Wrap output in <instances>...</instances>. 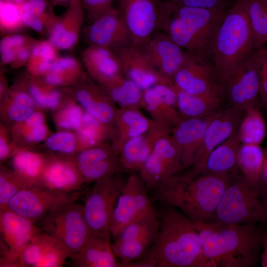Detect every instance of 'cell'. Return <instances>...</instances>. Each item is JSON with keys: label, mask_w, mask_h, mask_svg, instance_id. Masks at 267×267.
I'll return each instance as SVG.
<instances>
[{"label": "cell", "mask_w": 267, "mask_h": 267, "mask_svg": "<svg viewBox=\"0 0 267 267\" xmlns=\"http://www.w3.org/2000/svg\"><path fill=\"white\" fill-rule=\"evenodd\" d=\"M237 173L227 176L204 174L191 178L179 174L154 189V197L195 222H210L223 192Z\"/></svg>", "instance_id": "cell-3"}, {"label": "cell", "mask_w": 267, "mask_h": 267, "mask_svg": "<svg viewBox=\"0 0 267 267\" xmlns=\"http://www.w3.org/2000/svg\"><path fill=\"white\" fill-rule=\"evenodd\" d=\"M172 2L180 6L225 10L231 6L230 0H173Z\"/></svg>", "instance_id": "cell-53"}, {"label": "cell", "mask_w": 267, "mask_h": 267, "mask_svg": "<svg viewBox=\"0 0 267 267\" xmlns=\"http://www.w3.org/2000/svg\"><path fill=\"white\" fill-rule=\"evenodd\" d=\"M114 50L120 60L125 76L142 90L158 84H171L162 79L141 48L131 44Z\"/></svg>", "instance_id": "cell-27"}, {"label": "cell", "mask_w": 267, "mask_h": 267, "mask_svg": "<svg viewBox=\"0 0 267 267\" xmlns=\"http://www.w3.org/2000/svg\"><path fill=\"white\" fill-rule=\"evenodd\" d=\"M173 83L177 89L191 94L226 98L223 85L213 64L200 60L186 51Z\"/></svg>", "instance_id": "cell-14"}, {"label": "cell", "mask_w": 267, "mask_h": 267, "mask_svg": "<svg viewBox=\"0 0 267 267\" xmlns=\"http://www.w3.org/2000/svg\"><path fill=\"white\" fill-rule=\"evenodd\" d=\"M267 126L261 105L246 109L237 132L241 144L260 145L265 137Z\"/></svg>", "instance_id": "cell-41"}, {"label": "cell", "mask_w": 267, "mask_h": 267, "mask_svg": "<svg viewBox=\"0 0 267 267\" xmlns=\"http://www.w3.org/2000/svg\"><path fill=\"white\" fill-rule=\"evenodd\" d=\"M195 222L213 267H253L261 259L266 231L259 224Z\"/></svg>", "instance_id": "cell-1"}, {"label": "cell", "mask_w": 267, "mask_h": 267, "mask_svg": "<svg viewBox=\"0 0 267 267\" xmlns=\"http://www.w3.org/2000/svg\"><path fill=\"white\" fill-rule=\"evenodd\" d=\"M247 14L255 49L267 43V0H247Z\"/></svg>", "instance_id": "cell-45"}, {"label": "cell", "mask_w": 267, "mask_h": 267, "mask_svg": "<svg viewBox=\"0 0 267 267\" xmlns=\"http://www.w3.org/2000/svg\"><path fill=\"white\" fill-rule=\"evenodd\" d=\"M58 51L47 40L37 41L25 65L27 73L34 77L44 75L58 57Z\"/></svg>", "instance_id": "cell-44"}, {"label": "cell", "mask_w": 267, "mask_h": 267, "mask_svg": "<svg viewBox=\"0 0 267 267\" xmlns=\"http://www.w3.org/2000/svg\"><path fill=\"white\" fill-rule=\"evenodd\" d=\"M24 149L19 146L12 139L9 129L0 123V163L3 164L11 158L17 152Z\"/></svg>", "instance_id": "cell-51"}, {"label": "cell", "mask_w": 267, "mask_h": 267, "mask_svg": "<svg viewBox=\"0 0 267 267\" xmlns=\"http://www.w3.org/2000/svg\"><path fill=\"white\" fill-rule=\"evenodd\" d=\"M235 132L209 155L203 174L227 176L238 171L237 153L241 143Z\"/></svg>", "instance_id": "cell-35"}, {"label": "cell", "mask_w": 267, "mask_h": 267, "mask_svg": "<svg viewBox=\"0 0 267 267\" xmlns=\"http://www.w3.org/2000/svg\"><path fill=\"white\" fill-rule=\"evenodd\" d=\"M72 0H48L53 7L58 5L68 6Z\"/></svg>", "instance_id": "cell-60"}, {"label": "cell", "mask_w": 267, "mask_h": 267, "mask_svg": "<svg viewBox=\"0 0 267 267\" xmlns=\"http://www.w3.org/2000/svg\"><path fill=\"white\" fill-rule=\"evenodd\" d=\"M152 121L153 120L147 118L139 109L118 108L111 141L114 149L119 153L126 141L145 133Z\"/></svg>", "instance_id": "cell-32"}, {"label": "cell", "mask_w": 267, "mask_h": 267, "mask_svg": "<svg viewBox=\"0 0 267 267\" xmlns=\"http://www.w3.org/2000/svg\"><path fill=\"white\" fill-rule=\"evenodd\" d=\"M261 110L267 125V102L264 104L261 105Z\"/></svg>", "instance_id": "cell-61"}, {"label": "cell", "mask_w": 267, "mask_h": 267, "mask_svg": "<svg viewBox=\"0 0 267 267\" xmlns=\"http://www.w3.org/2000/svg\"><path fill=\"white\" fill-rule=\"evenodd\" d=\"M172 7L171 1L160 0H120L119 10L128 28L132 45L143 47L154 31L162 28Z\"/></svg>", "instance_id": "cell-8"}, {"label": "cell", "mask_w": 267, "mask_h": 267, "mask_svg": "<svg viewBox=\"0 0 267 267\" xmlns=\"http://www.w3.org/2000/svg\"><path fill=\"white\" fill-rule=\"evenodd\" d=\"M141 107L152 120L173 130L182 120L177 108V94L173 83L158 84L142 90Z\"/></svg>", "instance_id": "cell-21"}, {"label": "cell", "mask_w": 267, "mask_h": 267, "mask_svg": "<svg viewBox=\"0 0 267 267\" xmlns=\"http://www.w3.org/2000/svg\"><path fill=\"white\" fill-rule=\"evenodd\" d=\"M261 261L262 267H267V231H266L263 238Z\"/></svg>", "instance_id": "cell-57"}, {"label": "cell", "mask_w": 267, "mask_h": 267, "mask_svg": "<svg viewBox=\"0 0 267 267\" xmlns=\"http://www.w3.org/2000/svg\"><path fill=\"white\" fill-rule=\"evenodd\" d=\"M83 66L82 62L73 56H58L41 79L51 87H69L77 83L86 74Z\"/></svg>", "instance_id": "cell-36"}, {"label": "cell", "mask_w": 267, "mask_h": 267, "mask_svg": "<svg viewBox=\"0 0 267 267\" xmlns=\"http://www.w3.org/2000/svg\"><path fill=\"white\" fill-rule=\"evenodd\" d=\"M62 89L86 111L101 123L113 127L118 108L105 88L88 74L74 85Z\"/></svg>", "instance_id": "cell-16"}, {"label": "cell", "mask_w": 267, "mask_h": 267, "mask_svg": "<svg viewBox=\"0 0 267 267\" xmlns=\"http://www.w3.org/2000/svg\"><path fill=\"white\" fill-rule=\"evenodd\" d=\"M210 222L267 224V187L255 184L238 171L228 184Z\"/></svg>", "instance_id": "cell-6"}, {"label": "cell", "mask_w": 267, "mask_h": 267, "mask_svg": "<svg viewBox=\"0 0 267 267\" xmlns=\"http://www.w3.org/2000/svg\"><path fill=\"white\" fill-rule=\"evenodd\" d=\"M157 213L159 227L152 246L143 255L157 267H213L204 255L195 221L171 206Z\"/></svg>", "instance_id": "cell-2"}, {"label": "cell", "mask_w": 267, "mask_h": 267, "mask_svg": "<svg viewBox=\"0 0 267 267\" xmlns=\"http://www.w3.org/2000/svg\"><path fill=\"white\" fill-rule=\"evenodd\" d=\"M20 4L0 0V28L2 33H15L25 27L22 20Z\"/></svg>", "instance_id": "cell-49"}, {"label": "cell", "mask_w": 267, "mask_h": 267, "mask_svg": "<svg viewBox=\"0 0 267 267\" xmlns=\"http://www.w3.org/2000/svg\"><path fill=\"white\" fill-rule=\"evenodd\" d=\"M85 20L81 0H72L48 32L47 40L58 50L73 48L78 42Z\"/></svg>", "instance_id": "cell-26"}, {"label": "cell", "mask_w": 267, "mask_h": 267, "mask_svg": "<svg viewBox=\"0 0 267 267\" xmlns=\"http://www.w3.org/2000/svg\"><path fill=\"white\" fill-rule=\"evenodd\" d=\"M246 4L247 0H236L226 10L215 40L212 64L223 86L242 60L255 49Z\"/></svg>", "instance_id": "cell-5"}, {"label": "cell", "mask_w": 267, "mask_h": 267, "mask_svg": "<svg viewBox=\"0 0 267 267\" xmlns=\"http://www.w3.org/2000/svg\"><path fill=\"white\" fill-rule=\"evenodd\" d=\"M114 253L110 238L90 234L82 248L68 258L78 267H121Z\"/></svg>", "instance_id": "cell-31"}, {"label": "cell", "mask_w": 267, "mask_h": 267, "mask_svg": "<svg viewBox=\"0 0 267 267\" xmlns=\"http://www.w3.org/2000/svg\"><path fill=\"white\" fill-rule=\"evenodd\" d=\"M219 112L202 117L182 120L172 130L171 134L181 149L183 169L197 162L207 127Z\"/></svg>", "instance_id": "cell-23"}, {"label": "cell", "mask_w": 267, "mask_h": 267, "mask_svg": "<svg viewBox=\"0 0 267 267\" xmlns=\"http://www.w3.org/2000/svg\"><path fill=\"white\" fill-rule=\"evenodd\" d=\"M81 34L88 45L115 50L132 44L124 17L119 10L114 8L83 28Z\"/></svg>", "instance_id": "cell-18"}, {"label": "cell", "mask_w": 267, "mask_h": 267, "mask_svg": "<svg viewBox=\"0 0 267 267\" xmlns=\"http://www.w3.org/2000/svg\"><path fill=\"white\" fill-rule=\"evenodd\" d=\"M126 181L122 172H120L95 182L83 205L90 234L110 238L112 213Z\"/></svg>", "instance_id": "cell-7"}, {"label": "cell", "mask_w": 267, "mask_h": 267, "mask_svg": "<svg viewBox=\"0 0 267 267\" xmlns=\"http://www.w3.org/2000/svg\"><path fill=\"white\" fill-rule=\"evenodd\" d=\"M43 145L49 153L72 156L79 152L77 134L71 131H58L51 134Z\"/></svg>", "instance_id": "cell-48"}, {"label": "cell", "mask_w": 267, "mask_h": 267, "mask_svg": "<svg viewBox=\"0 0 267 267\" xmlns=\"http://www.w3.org/2000/svg\"><path fill=\"white\" fill-rule=\"evenodd\" d=\"M84 112L83 108L68 94L64 103L54 111L53 121L58 131L76 132L82 125Z\"/></svg>", "instance_id": "cell-46"}, {"label": "cell", "mask_w": 267, "mask_h": 267, "mask_svg": "<svg viewBox=\"0 0 267 267\" xmlns=\"http://www.w3.org/2000/svg\"><path fill=\"white\" fill-rule=\"evenodd\" d=\"M0 267H21L19 254L0 241Z\"/></svg>", "instance_id": "cell-55"}, {"label": "cell", "mask_w": 267, "mask_h": 267, "mask_svg": "<svg viewBox=\"0 0 267 267\" xmlns=\"http://www.w3.org/2000/svg\"><path fill=\"white\" fill-rule=\"evenodd\" d=\"M141 48L162 79L173 83L174 76L183 63L186 51L167 34L153 36Z\"/></svg>", "instance_id": "cell-20"}, {"label": "cell", "mask_w": 267, "mask_h": 267, "mask_svg": "<svg viewBox=\"0 0 267 267\" xmlns=\"http://www.w3.org/2000/svg\"><path fill=\"white\" fill-rule=\"evenodd\" d=\"M265 154L260 145L241 144L237 153L239 172L255 184L262 182L261 175Z\"/></svg>", "instance_id": "cell-43"}, {"label": "cell", "mask_w": 267, "mask_h": 267, "mask_svg": "<svg viewBox=\"0 0 267 267\" xmlns=\"http://www.w3.org/2000/svg\"><path fill=\"white\" fill-rule=\"evenodd\" d=\"M148 189L140 176L130 175L115 205L111 220V235L114 238L126 226L154 208Z\"/></svg>", "instance_id": "cell-15"}, {"label": "cell", "mask_w": 267, "mask_h": 267, "mask_svg": "<svg viewBox=\"0 0 267 267\" xmlns=\"http://www.w3.org/2000/svg\"><path fill=\"white\" fill-rule=\"evenodd\" d=\"M71 252L62 243L42 232L20 251L21 267H61Z\"/></svg>", "instance_id": "cell-22"}, {"label": "cell", "mask_w": 267, "mask_h": 267, "mask_svg": "<svg viewBox=\"0 0 267 267\" xmlns=\"http://www.w3.org/2000/svg\"><path fill=\"white\" fill-rule=\"evenodd\" d=\"M260 85V62L255 49L242 60L224 85L229 104L243 111L261 105Z\"/></svg>", "instance_id": "cell-12"}, {"label": "cell", "mask_w": 267, "mask_h": 267, "mask_svg": "<svg viewBox=\"0 0 267 267\" xmlns=\"http://www.w3.org/2000/svg\"><path fill=\"white\" fill-rule=\"evenodd\" d=\"M82 62L89 76L101 85L124 75L118 56L108 47L88 45L82 54Z\"/></svg>", "instance_id": "cell-28"}, {"label": "cell", "mask_w": 267, "mask_h": 267, "mask_svg": "<svg viewBox=\"0 0 267 267\" xmlns=\"http://www.w3.org/2000/svg\"><path fill=\"white\" fill-rule=\"evenodd\" d=\"M164 30L178 45L196 58L212 63L216 37L226 10L175 4Z\"/></svg>", "instance_id": "cell-4"}, {"label": "cell", "mask_w": 267, "mask_h": 267, "mask_svg": "<svg viewBox=\"0 0 267 267\" xmlns=\"http://www.w3.org/2000/svg\"><path fill=\"white\" fill-rule=\"evenodd\" d=\"M9 130L12 140L23 149H34L51 134L43 110L39 108Z\"/></svg>", "instance_id": "cell-33"}, {"label": "cell", "mask_w": 267, "mask_h": 267, "mask_svg": "<svg viewBox=\"0 0 267 267\" xmlns=\"http://www.w3.org/2000/svg\"><path fill=\"white\" fill-rule=\"evenodd\" d=\"M260 62L259 97L261 105L267 102V47L257 49Z\"/></svg>", "instance_id": "cell-54"}, {"label": "cell", "mask_w": 267, "mask_h": 267, "mask_svg": "<svg viewBox=\"0 0 267 267\" xmlns=\"http://www.w3.org/2000/svg\"><path fill=\"white\" fill-rule=\"evenodd\" d=\"M37 40L28 44L18 49L15 59L10 66L12 68H18L25 65L28 61L33 47Z\"/></svg>", "instance_id": "cell-56"}, {"label": "cell", "mask_w": 267, "mask_h": 267, "mask_svg": "<svg viewBox=\"0 0 267 267\" xmlns=\"http://www.w3.org/2000/svg\"><path fill=\"white\" fill-rule=\"evenodd\" d=\"M80 193V191L65 193L40 183H32L16 194L6 208L34 223H39L56 208L69 202L76 201Z\"/></svg>", "instance_id": "cell-10"}, {"label": "cell", "mask_w": 267, "mask_h": 267, "mask_svg": "<svg viewBox=\"0 0 267 267\" xmlns=\"http://www.w3.org/2000/svg\"><path fill=\"white\" fill-rule=\"evenodd\" d=\"M159 221L154 208L124 227L114 238L112 247L123 263L137 259L154 243L159 231Z\"/></svg>", "instance_id": "cell-11"}, {"label": "cell", "mask_w": 267, "mask_h": 267, "mask_svg": "<svg viewBox=\"0 0 267 267\" xmlns=\"http://www.w3.org/2000/svg\"><path fill=\"white\" fill-rule=\"evenodd\" d=\"M0 101V123L9 129L24 121L37 108L21 78L9 88Z\"/></svg>", "instance_id": "cell-30"}, {"label": "cell", "mask_w": 267, "mask_h": 267, "mask_svg": "<svg viewBox=\"0 0 267 267\" xmlns=\"http://www.w3.org/2000/svg\"><path fill=\"white\" fill-rule=\"evenodd\" d=\"M69 156L86 183L95 182L123 172L119 154L109 142Z\"/></svg>", "instance_id": "cell-19"}, {"label": "cell", "mask_w": 267, "mask_h": 267, "mask_svg": "<svg viewBox=\"0 0 267 267\" xmlns=\"http://www.w3.org/2000/svg\"><path fill=\"white\" fill-rule=\"evenodd\" d=\"M39 225L43 232L60 241L71 253L79 251L90 235L83 205L76 201L56 208Z\"/></svg>", "instance_id": "cell-9"}, {"label": "cell", "mask_w": 267, "mask_h": 267, "mask_svg": "<svg viewBox=\"0 0 267 267\" xmlns=\"http://www.w3.org/2000/svg\"><path fill=\"white\" fill-rule=\"evenodd\" d=\"M34 183L13 169L0 165V210L6 208L12 198L25 186Z\"/></svg>", "instance_id": "cell-47"}, {"label": "cell", "mask_w": 267, "mask_h": 267, "mask_svg": "<svg viewBox=\"0 0 267 267\" xmlns=\"http://www.w3.org/2000/svg\"><path fill=\"white\" fill-rule=\"evenodd\" d=\"M181 152L171 133L160 138L139 170L148 190L154 189L183 170Z\"/></svg>", "instance_id": "cell-13"}, {"label": "cell", "mask_w": 267, "mask_h": 267, "mask_svg": "<svg viewBox=\"0 0 267 267\" xmlns=\"http://www.w3.org/2000/svg\"><path fill=\"white\" fill-rule=\"evenodd\" d=\"M36 40L28 35L12 33L5 35L0 42V52H12L16 54L22 46L33 42Z\"/></svg>", "instance_id": "cell-52"}, {"label": "cell", "mask_w": 267, "mask_h": 267, "mask_svg": "<svg viewBox=\"0 0 267 267\" xmlns=\"http://www.w3.org/2000/svg\"><path fill=\"white\" fill-rule=\"evenodd\" d=\"M86 19L90 23L113 7L114 0H81Z\"/></svg>", "instance_id": "cell-50"}, {"label": "cell", "mask_w": 267, "mask_h": 267, "mask_svg": "<svg viewBox=\"0 0 267 267\" xmlns=\"http://www.w3.org/2000/svg\"><path fill=\"white\" fill-rule=\"evenodd\" d=\"M244 112L228 104L217 114L207 127L197 162L182 176L191 178L203 174L209 155L237 131Z\"/></svg>", "instance_id": "cell-17"}, {"label": "cell", "mask_w": 267, "mask_h": 267, "mask_svg": "<svg viewBox=\"0 0 267 267\" xmlns=\"http://www.w3.org/2000/svg\"><path fill=\"white\" fill-rule=\"evenodd\" d=\"M261 180L267 187V155L266 156L265 155L262 171Z\"/></svg>", "instance_id": "cell-59"}, {"label": "cell", "mask_w": 267, "mask_h": 267, "mask_svg": "<svg viewBox=\"0 0 267 267\" xmlns=\"http://www.w3.org/2000/svg\"><path fill=\"white\" fill-rule=\"evenodd\" d=\"M0 241L19 254L42 231L29 219L5 208L0 210Z\"/></svg>", "instance_id": "cell-29"}, {"label": "cell", "mask_w": 267, "mask_h": 267, "mask_svg": "<svg viewBox=\"0 0 267 267\" xmlns=\"http://www.w3.org/2000/svg\"><path fill=\"white\" fill-rule=\"evenodd\" d=\"M20 5L24 26L47 35L58 18L48 0H28Z\"/></svg>", "instance_id": "cell-37"}, {"label": "cell", "mask_w": 267, "mask_h": 267, "mask_svg": "<svg viewBox=\"0 0 267 267\" xmlns=\"http://www.w3.org/2000/svg\"><path fill=\"white\" fill-rule=\"evenodd\" d=\"M102 86L121 108L139 109L141 107L142 90L127 77L119 76Z\"/></svg>", "instance_id": "cell-42"}, {"label": "cell", "mask_w": 267, "mask_h": 267, "mask_svg": "<svg viewBox=\"0 0 267 267\" xmlns=\"http://www.w3.org/2000/svg\"><path fill=\"white\" fill-rule=\"evenodd\" d=\"M85 181L69 156L51 153L39 183L65 193L79 191Z\"/></svg>", "instance_id": "cell-25"}, {"label": "cell", "mask_w": 267, "mask_h": 267, "mask_svg": "<svg viewBox=\"0 0 267 267\" xmlns=\"http://www.w3.org/2000/svg\"><path fill=\"white\" fill-rule=\"evenodd\" d=\"M176 89L178 111L182 120L213 114L229 104L225 97L195 95Z\"/></svg>", "instance_id": "cell-34"}, {"label": "cell", "mask_w": 267, "mask_h": 267, "mask_svg": "<svg viewBox=\"0 0 267 267\" xmlns=\"http://www.w3.org/2000/svg\"><path fill=\"white\" fill-rule=\"evenodd\" d=\"M21 78L37 108L42 110L54 111L64 103L68 96V93L63 89L50 87L39 78L27 73Z\"/></svg>", "instance_id": "cell-38"}, {"label": "cell", "mask_w": 267, "mask_h": 267, "mask_svg": "<svg viewBox=\"0 0 267 267\" xmlns=\"http://www.w3.org/2000/svg\"><path fill=\"white\" fill-rule=\"evenodd\" d=\"M51 157V153L24 149L11 158L13 169L34 183H39Z\"/></svg>", "instance_id": "cell-39"}, {"label": "cell", "mask_w": 267, "mask_h": 267, "mask_svg": "<svg viewBox=\"0 0 267 267\" xmlns=\"http://www.w3.org/2000/svg\"><path fill=\"white\" fill-rule=\"evenodd\" d=\"M6 80L4 76L0 75V101L7 94L9 90Z\"/></svg>", "instance_id": "cell-58"}, {"label": "cell", "mask_w": 267, "mask_h": 267, "mask_svg": "<svg viewBox=\"0 0 267 267\" xmlns=\"http://www.w3.org/2000/svg\"><path fill=\"white\" fill-rule=\"evenodd\" d=\"M75 132L80 151L112 141L113 127L101 123L85 110L82 125Z\"/></svg>", "instance_id": "cell-40"}, {"label": "cell", "mask_w": 267, "mask_h": 267, "mask_svg": "<svg viewBox=\"0 0 267 267\" xmlns=\"http://www.w3.org/2000/svg\"><path fill=\"white\" fill-rule=\"evenodd\" d=\"M172 130L153 120L149 129L144 134L126 141L119 150L122 171H139L151 153L157 141Z\"/></svg>", "instance_id": "cell-24"}, {"label": "cell", "mask_w": 267, "mask_h": 267, "mask_svg": "<svg viewBox=\"0 0 267 267\" xmlns=\"http://www.w3.org/2000/svg\"><path fill=\"white\" fill-rule=\"evenodd\" d=\"M5 0L11 1H13L16 3H22L28 0Z\"/></svg>", "instance_id": "cell-62"}]
</instances>
